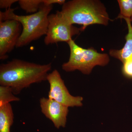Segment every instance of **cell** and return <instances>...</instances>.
<instances>
[{"label": "cell", "instance_id": "obj_7", "mask_svg": "<svg viewBox=\"0 0 132 132\" xmlns=\"http://www.w3.org/2000/svg\"><path fill=\"white\" fill-rule=\"evenodd\" d=\"M22 28L21 24L15 20L0 21V60L8 58V54L16 47Z\"/></svg>", "mask_w": 132, "mask_h": 132}, {"label": "cell", "instance_id": "obj_6", "mask_svg": "<svg viewBox=\"0 0 132 132\" xmlns=\"http://www.w3.org/2000/svg\"><path fill=\"white\" fill-rule=\"evenodd\" d=\"M50 84L48 98L54 100L68 107L82 106L83 98L70 94L59 71L54 69L48 73L47 80Z\"/></svg>", "mask_w": 132, "mask_h": 132}, {"label": "cell", "instance_id": "obj_10", "mask_svg": "<svg viewBox=\"0 0 132 132\" xmlns=\"http://www.w3.org/2000/svg\"><path fill=\"white\" fill-rule=\"evenodd\" d=\"M14 115L11 104L0 107V132H10Z\"/></svg>", "mask_w": 132, "mask_h": 132}, {"label": "cell", "instance_id": "obj_14", "mask_svg": "<svg viewBox=\"0 0 132 132\" xmlns=\"http://www.w3.org/2000/svg\"><path fill=\"white\" fill-rule=\"evenodd\" d=\"M122 72L127 78H132V59L127 60L123 63Z\"/></svg>", "mask_w": 132, "mask_h": 132}, {"label": "cell", "instance_id": "obj_9", "mask_svg": "<svg viewBox=\"0 0 132 132\" xmlns=\"http://www.w3.org/2000/svg\"><path fill=\"white\" fill-rule=\"evenodd\" d=\"M126 21L128 29V32L125 36L126 43L120 50L111 49L109 54L111 57L119 60L122 63L128 59H132V25L130 18L122 17Z\"/></svg>", "mask_w": 132, "mask_h": 132}, {"label": "cell", "instance_id": "obj_4", "mask_svg": "<svg viewBox=\"0 0 132 132\" xmlns=\"http://www.w3.org/2000/svg\"><path fill=\"white\" fill-rule=\"evenodd\" d=\"M67 43L70 48V56L68 61L62 65V69L65 72L78 70L83 74L88 75L94 67H104L110 61L108 54L99 53L93 48H83L72 39Z\"/></svg>", "mask_w": 132, "mask_h": 132}, {"label": "cell", "instance_id": "obj_17", "mask_svg": "<svg viewBox=\"0 0 132 132\" xmlns=\"http://www.w3.org/2000/svg\"><path fill=\"white\" fill-rule=\"evenodd\" d=\"M130 20H131V24H132V16L130 18Z\"/></svg>", "mask_w": 132, "mask_h": 132}, {"label": "cell", "instance_id": "obj_16", "mask_svg": "<svg viewBox=\"0 0 132 132\" xmlns=\"http://www.w3.org/2000/svg\"><path fill=\"white\" fill-rule=\"evenodd\" d=\"M66 2L65 0H43V4L46 6H51L54 4L63 5Z\"/></svg>", "mask_w": 132, "mask_h": 132}, {"label": "cell", "instance_id": "obj_5", "mask_svg": "<svg viewBox=\"0 0 132 132\" xmlns=\"http://www.w3.org/2000/svg\"><path fill=\"white\" fill-rule=\"evenodd\" d=\"M48 21L47 31L44 39L46 45L63 42L68 43L73 36L81 31L80 28L69 23L61 11L49 15Z\"/></svg>", "mask_w": 132, "mask_h": 132}, {"label": "cell", "instance_id": "obj_15", "mask_svg": "<svg viewBox=\"0 0 132 132\" xmlns=\"http://www.w3.org/2000/svg\"><path fill=\"white\" fill-rule=\"evenodd\" d=\"M19 1L17 0H1L0 8L7 10L10 8L13 4L17 2H19Z\"/></svg>", "mask_w": 132, "mask_h": 132}, {"label": "cell", "instance_id": "obj_13", "mask_svg": "<svg viewBox=\"0 0 132 132\" xmlns=\"http://www.w3.org/2000/svg\"><path fill=\"white\" fill-rule=\"evenodd\" d=\"M120 13L117 18H131L132 16V0H118Z\"/></svg>", "mask_w": 132, "mask_h": 132}, {"label": "cell", "instance_id": "obj_11", "mask_svg": "<svg viewBox=\"0 0 132 132\" xmlns=\"http://www.w3.org/2000/svg\"><path fill=\"white\" fill-rule=\"evenodd\" d=\"M20 101V98L15 96L11 88L6 86H0V107L10 104L12 102Z\"/></svg>", "mask_w": 132, "mask_h": 132}, {"label": "cell", "instance_id": "obj_8", "mask_svg": "<svg viewBox=\"0 0 132 132\" xmlns=\"http://www.w3.org/2000/svg\"><path fill=\"white\" fill-rule=\"evenodd\" d=\"M42 113L53 123L57 129L65 127L67 122L69 108L53 100L42 97L39 100Z\"/></svg>", "mask_w": 132, "mask_h": 132}, {"label": "cell", "instance_id": "obj_1", "mask_svg": "<svg viewBox=\"0 0 132 132\" xmlns=\"http://www.w3.org/2000/svg\"><path fill=\"white\" fill-rule=\"evenodd\" d=\"M52 63L36 64L19 59H13L0 65V85L12 88L18 95L24 88L34 83L47 80Z\"/></svg>", "mask_w": 132, "mask_h": 132}, {"label": "cell", "instance_id": "obj_2", "mask_svg": "<svg viewBox=\"0 0 132 132\" xmlns=\"http://www.w3.org/2000/svg\"><path fill=\"white\" fill-rule=\"evenodd\" d=\"M61 12L70 24L81 25V31L93 24L108 26L111 20L105 5L99 0L69 1Z\"/></svg>", "mask_w": 132, "mask_h": 132}, {"label": "cell", "instance_id": "obj_12", "mask_svg": "<svg viewBox=\"0 0 132 132\" xmlns=\"http://www.w3.org/2000/svg\"><path fill=\"white\" fill-rule=\"evenodd\" d=\"M19 5L26 13H35L38 12L43 3V0H20Z\"/></svg>", "mask_w": 132, "mask_h": 132}, {"label": "cell", "instance_id": "obj_3", "mask_svg": "<svg viewBox=\"0 0 132 132\" xmlns=\"http://www.w3.org/2000/svg\"><path fill=\"white\" fill-rule=\"evenodd\" d=\"M53 5L46 6L42 4L37 13L27 15H20L14 13L11 8L5 12H0V21L15 20L22 27V31L16 47H22L46 35L48 27V16Z\"/></svg>", "mask_w": 132, "mask_h": 132}]
</instances>
